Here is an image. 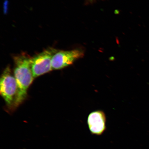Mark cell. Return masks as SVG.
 Segmentation results:
<instances>
[{"label":"cell","instance_id":"obj_1","mask_svg":"<svg viewBox=\"0 0 149 149\" xmlns=\"http://www.w3.org/2000/svg\"><path fill=\"white\" fill-rule=\"evenodd\" d=\"M31 58L25 54L14 57L13 74L18 88L17 107L26 98L28 89L34 79L31 69Z\"/></svg>","mask_w":149,"mask_h":149},{"label":"cell","instance_id":"obj_2","mask_svg":"<svg viewBox=\"0 0 149 149\" xmlns=\"http://www.w3.org/2000/svg\"><path fill=\"white\" fill-rule=\"evenodd\" d=\"M0 93L9 109L14 111L17 107L18 85L9 66L6 68L2 74L0 80Z\"/></svg>","mask_w":149,"mask_h":149},{"label":"cell","instance_id":"obj_3","mask_svg":"<svg viewBox=\"0 0 149 149\" xmlns=\"http://www.w3.org/2000/svg\"><path fill=\"white\" fill-rule=\"evenodd\" d=\"M57 51L49 48L31 57V68L34 79L53 70L52 58Z\"/></svg>","mask_w":149,"mask_h":149},{"label":"cell","instance_id":"obj_4","mask_svg":"<svg viewBox=\"0 0 149 149\" xmlns=\"http://www.w3.org/2000/svg\"><path fill=\"white\" fill-rule=\"evenodd\" d=\"M84 55L81 49L57 51L54 54L52 60L53 70H60L71 65Z\"/></svg>","mask_w":149,"mask_h":149},{"label":"cell","instance_id":"obj_5","mask_svg":"<svg viewBox=\"0 0 149 149\" xmlns=\"http://www.w3.org/2000/svg\"><path fill=\"white\" fill-rule=\"evenodd\" d=\"M107 118L103 111L92 112L88 115L87 120L89 131L92 135L97 136L103 134L107 130Z\"/></svg>","mask_w":149,"mask_h":149},{"label":"cell","instance_id":"obj_6","mask_svg":"<svg viewBox=\"0 0 149 149\" xmlns=\"http://www.w3.org/2000/svg\"><path fill=\"white\" fill-rule=\"evenodd\" d=\"M91 1H92V0H91Z\"/></svg>","mask_w":149,"mask_h":149}]
</instances>
